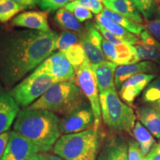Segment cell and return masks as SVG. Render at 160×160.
<instances>
[{
    "instance_id": "cell-18",
    "label": "cell",
    "mask_w": 160,
    "mask_h": 160,
    "mask_svg": "<svg viewBox=\"0 0 160 160\" xmlns=\"http://www.w3.org/2000/svg\"><path fill=\"white\" fill-rule=\"evenodd\" d=\"M157 68V65L151 61H142L129 65H120L115 72L114 82L116 88H120L126 80L133 76L153 72L156 71Z\"/></svg>"
},
{
    "instance_id": "cell-25",
    "label": "cell",
    "mask_w": 160,
    "mask_h": 160,
    "mask_svg": "<svg viewBox=\"0 0 160 160\" xmlns=\"http://www.w3.org/2000/svg\"><path fill=\"white\" fill-rule=\"evenodd\" d=\"M54 21L60 27L72 32H80L82 29L81 24L74 15L65 8L57 11L54 16Z\"/></svg>"
},
{
    "instance_id": "cell-38",
    "label": "cell",
    "mask_w": 160,
    "mask_h": 160,
    "mask_svg": "<svg viewBox=\"0 0 160 160\" xmlns=\"http://www.w3.org/2000/svg\"><path fill=\"white\" fill-rule=\"evenodd\" d=\"M145 160H160V145L156 144L145 157Z\"/></svg>"
},
{
    "instance_id": "cell-43",
    "label": "cell",
    "mask_w": 160,
    "mask_h": 160,
    "mask_svg": "<svg viewBox=\"0 0 160 160\" xmlns=\"http://www.w3.org/2000/svg\"><path fill=\"white\" fill-rule=\"evenodd\" d=\"M154 6H159L160 5V0H154Z\"/></svg>"
},
{
    "instance_id": "cell-33",
    "label": "cell",
    "mask_w": 160,
    "mask_h": 160,
    "mask_svg": "<svg viewBox=\"0 0 160 160\" xmlns=\"http://www.w3.org/2000/svg\"><path fill=\"white\" fill-rule=\"evenodd\" d=\"M73 2L83 6L97 15L101 13L104 9L101 0H76Z\"/></svg>"
},
{
    "instance_id": "cell-23",
    "label": "cell",
    "mask_w": 160,
    "mask_h": 160,
    "mask_svg": "<svg viewBox=\"0 0 160 160\" xmlns=\"http://www.w3.org/2000/svg\"><path fill=\"white\" fill-rule=\"evenodd\" d=\"M132 131L136 141L139 144L142 152L146 157L152 147L154 145V139L152 137L151 133L142 125L140 122H136L134 128Z\"/></svg>"
},
{
    "instance_id": "cell-31",
    "label": "cell",
    "mask_w": 160,
    "mask_h": 160,
    "mask_svg": "<svg viewBox=\"0 0 160 160\" xmlns=\"http://www.w3.org/2000/svg\"><path fill=\"white\" fill-rule=\"evenodd\" d=\"M76 0H40L39 7L44 11L52 12L65 8Z\"/></svg>"
},
{
    "instance_id": "cell-30",
    "label": "cell",
    "mask_w": 160,
    "mask_h": 160,
    "mask_svg": "<svg viewBox=\"0 0 160 160\" xmlns=\"http://www.w3.org/2000/svg\"><path fill=\"white\" fill-rule=\"evenodd\" d=\"M65 8L67 9L70 12H71L79 22H83L88 21V20L93 18L92 12L90 11L86 8L77 5V4L74 3L73 2L68 4L65 7Z\"/></svg>"
},
{
    "instance_id": "cell-21",
    "label": "cell",
    "mask_w": 160,
    "mask_h": 160,
    "mask_svg": "<svg viewBox=\"0 0 160 160\" xmlns=\"http://www.w3.org/2000/svg\"><path fill=\"white\" fill-rule=\"evenodd\" d=\"M137 117L146 129L157 139L160 138V111L154 107H140L136 111Z\"/></svg>"
},
{
    "instance_id": "cell-13",
    "label": "cell",
    "mask_w": 160,
    "mask_h": 160,
    "mask_svg": "<svg viewBox=\"0 0 160 160\" xmlns=\"http://www.w3.org/2000/svg\"><path fill=\"white\" fill-rule=\"evenodd\" d=\"M156 77L153 73H140L129 78L119 88L121 99L126 103L132 104Z\"/></svg>"
},
{
    "instance_id": "cell-27",
    "label": "cell",
    "mask_w": 160,
    "mask_h": 160,
    "mask_svg": "<svg viewBox=\"0 0 160 160\" xmlns=\"http://www.w3.org/2000/svg\"><path fill=\"white\" fill-rule=\"evenodd\" d=\"M62 53H63L64 56L67 58V59L73 66V68L75 70V72L83 65L85 60L87 59L83 48L82 47L80 43L71 46L69 48L62 51Z\"/></svg>"
},
{
    "instance_id": "cell-11",
    "label": "cell",
    "mask_w": 160,
    "mask_h": 160,
    "mask_svg": "<svg viewBox=\"0 0 160 160\" xmlns=\"http://www.w3.org/2000/svg\"><path fill=\"white\" fill-rule=\"evenodd\" d=\"M96 160H128V142L121 135L109 133L104 137Z\"/></svg>"
},
{
    "instance_id": "cell-6",
    "label": "cell",
    "mask_w": 160,
    "mask_h": 160,
    "mask_svg": "<svg viewBox=\"0 0 160 160\" xmlns=\"http://www.w3.org/2000/svg\"><path fill=\"white\" fill-rule=\"evenodd\" d=\"M58 82L51 76L33 71L8 92L20 108H27Z\"/></svg>"
},
{
    "instance_id": "cell-45",
    "label": "cell",
    "mask_w": 160,
    "mask_h": 160,
    "mask_svg": "<svg viewBox=\"0 0 160 160\" xmlns=\"http://www.w3.org/2000/svg\"><path fill=\"white\" fill-rule=\"evenodd\" d=\"M159 145H160V142H159Z\"/></svg>"
},
{
    "instance_id": "cell-9",
    "label": "cell",
    "mask_w": 160,
    "mask_h": 160,
    "mask_svg": "<svg viewBox=\"0 0 160 160\" xmlns=\"http://www.w3.org/2000/svg\"><path fill=\"white\" fill-rule=\"evenodd\" d=\"M34 71L51 76L59 82L75 80V70L62 52L52 53Z\"/></svg>"
},
{
    "instance_id": "cell-32",
    "label": "cell",
    "mask_w": 160,
    "mask_h": 160,
    "mask_svg": "<svg viewBox=\"0 0 160 160\" xmlns=\"http://www.w3.org/2000/svg\"><path fill=\"white\" fill-rule=\"evenodd\" d=\"M154 0H132L139 13L146 19L152 17L154 9Z\"/></svg>"
},
{
    "instance_id": "cell-12",
    "label": "cell",
    "mask_w": 160,
    "mask_h": 160,
    "mask_svg": "<svg viewBox=\"0 0 160 160\" xmlns=\"http://www.w3.org/2000/svg\"><path fill=\"white\" fill-rule=\"evenodd\" d=\"M102 49L106 59L117 64V65L139 62L135 48L127 43L123 42L114 45L103 38L102 42Z\"/></svg>"
},
{
    "instance_id": "cell-20",
    "label": "cell",
    "mask_w": 160,
    "mask_h": 160,
    "mask_svg": "<svg viewBox=\"0 0 160 160\" xmlns=\"http://www.w3.org/2000/svg\"><path fill=\"white\" fill-rule=\"evenodd\" d=\"M96 24L102 26L123 42L131 45H137L139 43L140 40L137 37H136V35L131 33V32L112 21L109 18L105 17L102 13L96 16Z\"/></svg>"
},
{
    "instance_id": "cell-26",
    "label": "cell",
    "mask_w": 160,
    "mask_h": 160,
    "mask_svg": "<svg viewBox=\"0 0 160 160\" xmlns=\"http://www.w3.org/2000/svg\"><path fill=\"white\" fill-rule=\"evenodd\" d=\"M25 9L12 0H0V22L6 23Z\"/></svg>"
},
{
    "instance_id": "cell-35",
    "label": "cell",
    "mask_w": 160,
    "mask_h": 160,
    "mask_svg": "<svg viewBox=\"0 0 160 160\" xmlns=\"http://www.w3.org/2000/svg\"><path fill=\"white\" fill-rule=\"evenodd\" d=\"M146 27L152 36L160 42V18L148 22Z\"/></svg>"
},
{
    "instance_id": "cell-28",
    "label": "cell",
    "mask_w": 160,
    "mask_h": 160,
    "mask_svg": "<svg viewBox=\"0 0 160 160\" xmlns=\"http://www.w3.org/2000/svg\"><path fill=\"white\" fill-rule=\"evenodd\" d=\"M143 100L160 111V75L148 86L143 93Z\"/></svg>"
},
{
    "instance_id": "cell-17",
    "label": "cell",
    "mask_w": 160,
    "mask_h": 160,
    "mask_svg": "<svg viewBox=\"0 0 160 160\" xmlns=\"http://www.w3.org/2000/svg\"><path fill=\"white\" fill-rule=\"evenodd\" d=\"M117 66V64L108 60L97 65H92L99 93L108 90L117 89L114 78Z\"/></svg>"
},
{
    "instance_id": "cell-34",
    "label": "cell",
    "mask_w": 160,
    "mask_h": 160,
    "mask_svg": "<svg viewBox=\"0 0 160 160\" xmlns=\"http://www.w3.org/2000/svg\"><path fill=\"white\" fill-rule=\"evenodd\" d=\"M128 160H145V156L141 151L139 144L136 140L130 139L128 141Z\"/></svg>"
},
{
    "instance_id": "cell-29",
    "label": "cell",
    "mask_w": 160,
    "mask_h": 160,
    "mask_svg": "<svg viewBox=\"0 0 160 160\" xmlns=\"http://www.w3.org/2000/svg\"><path fill=\"white\" fill-rule=\"evenodd\" d=\"M78 43H80V39L78 36L73 32L65 31L58 35L55 44V48L58 50L59 52H62Z\"/></svg>"
},
{
    "instance_id": "cell-39",
    "label": "cell",
    "mask_w": 160,
    "mask_h": 160,
    "mask_svg": "<svg viewBox=\"0 0 160 160\" xmlns=\"http://www.w3.org/2000/svg\"><path fill=\"white\" fill-rule=\"evenodd\" d=\"M22 6L25 8H31L39 6L40 0H12Z\"/></svg>"
},
{
    "instance_id": "cell-10",
    "label": "cell",
    "mask_w": 160,
    "mask_h": 160,
    "mask_svg": "<svg viewBox=\"0 0 160 160\" xmlns=\"http://www.w3.org/2000/svg\"><path fill=\"white\" fill-rule=\"evenodd\" d=\"M38 153L42 152L33 142L13 131L1 160H28Z\"/></svg>"
},
{
    "instance_id": "cell-14",
    "label": "cell",
    "mask_w": 160,
    "mask_h": 160,
    "mask_svg": "<svg viewBox=\"0 0 160 160\" xmlns=\"http://www.w3.org/2000/svg\"><path fill=\"white\" fill-rule=\"evenodd\" d=\"M11 25L42 32L51 31L48 13L45 11H27L19 13L12 20Z\"/></svg>"
},
{
    "instance_id": "cell-37",
    "label": "cell",
    "mask_w": 160,
    "mask_h": 160,
    "mask_svg": "<svg viewBox=\"0 0 160 160\" xmlns=\"http://www.w3.org/2000/svg\"><path fill=\"white\" fill-rule=\"evenodd\" d=\"M10 136H11V131L5 132L0 135V160L2 159L5 151L6 147L10 139Z\"/></svg>"
},
{
    "instance_id": "cell-22",
    "label": "cell",
    "mask_w": 160,
    "mask_h": 160,
    "mask_svg": "<svg viewBox=\"0 0 160 160\" xmlns=\"http://www.w3.org/2000/svg\"><path fill=\"white\" fill-rule=\"evenodd\" d=\"M80 44L85 51L86 59L91 65H97L105 61L106 58L102 48L95 45L88 37L86 32L80 39Z\"/></svg>"
},
{
    "instance_id": "cell-8",
    "label": "cell",
    "mask_w": 160,
    "mask_h": 160,
    "mask_svg": "<svg viewBox=\"0 0 160 160\" xmlns=\"http://www.w3.org/2000/svg\"><path fill=\"white\" fill-rule=\"evenodd\" d=\"M95 117L91 105L83 104L60 119L59 130L62 135L82 132L93 128Z\"/></svg>"
},
{
    "instance_id": "cell-24",
    "label": "cell",
    "mask_w": 160,
    "mask_h": 160,
    "mask_svg": "<svg viewBox=\"0 0 160 160\" xmlns=\"http://www.w3.org/2000/svg\"><path fill=\"white\" fill-rule=\"evenodd\" d=\"M101 13L134 35L140 36L142 32L145 29V26L133 22L128 18L118 14V13L108 8H104Z\"/></svg>"
},
{
    "instance_id": "cell-5",
    "label": "cell",
    "mask_w": 160,
    "mask_h": 160,
    "mask_svg": "<svg viewBox=\"0 0 160 160\" xmlns=\"http://www.w3.org/2000/svg\"><path fill=\"white\" fill-rule=\"evenodd\" d=\"M99 100L102 118L111 131L117 133H131L133 131L137 115L130 106L120 99L117 89L99 93Z\"/></svg>"
},
{
    "instance_id": "cell-42",
    "label": "cell",
    "mask_w": 160,
    "mask_h": 160,
    "mask_svg": "<svg viewBox=\"0 0 160 160\" xmlns=\"http://www.w3.org/2000/svg\"><path fill=\"white\" fill-rule=\"evenodd\" d=\"M5 91V88H4L2 83V82L0 81V95H1L2 93H3Z\"/></svg>"
},
{
    "instance_id": "cell-19",
    "label": "cell",
    "mask_w": 160,
    "mask_h": 160,
    "mask_svg": "<svg viewBox=\"0 0 160 160\" xmlns=\"http://www.w3.org/2000/svg\"><path fill=\"white\" fill-rule=\"evenodd\" d=\"M102 4L105 8L123 16L133 22L139 25L143 22L141 13L132 0H103Z\"/></svg>"
},
{
    "instance_id": "cell-40",
    "label": "cell",
    "mask_w": 160,
    "mask_h": 160,
    "mask_svg": "<svg viewBox=\"0 0 160 160\" xmlns=\"http://www.w3.org/2000/svg\"><path fill=\"white\" fill-rule=\"evenodd\" d=\"M28 160H47V154L46 153H38Z\"/></svg>"
},
{
    "instance_id": "cell-4",
    "label": "cell",
    "mask_w": 160,
    "mask_h": 160,
    "mask_svg": "<svg viewBox=\"0 0 160 160\" xmlns=\"http://www.w3.org/2000/svg\"><path fill=\"white\" fill-rule=\"evenodd\" d=\"M85 98L73 82H62L51 86L28 108L45 110L65 117L85 104Z\"/></svg>"
},
{
    "instance_id": "cell-36",
    "label": "cell",
    "mask_w": 160,
    "mask_h": 160,
    "mask_svg": "<svg viewBox=\"0 0 160 160\" xmlns=\"http://www.w3.org/2000/svg\"><path fill=\"white\" fill-rule=\"evenodd\" d=\"M95 26L98 31L101 33V34L104 37V39H105L108 42H109L110 43L113 44V45H119V44L123 43L122 41H121V40L116 37L114 35L112 34V33H110L109 31H108L107 30H105L104 28L102 27V26L97 25V24H95Z\"/></svg>"
},
{
    "instance_id": "cell-7",
    "label": "cell",
    "mask_w": 160,
    "mask_h": 160,
    "mask_svg": "<svg viewBox=\"0 0 160 160\" xmlns=\"http://www.w3.org/2000/svg\"><path fill=\"white\" fill-rule=\"evenodd\" d=\"M76 85L79 88L85 97L88 99L93 115L95 117L94 128H99L101 122V108H100L99 92L97 87L94 72L91 63L85 60L83 65L76 71Z\"/></svg>"
},
{
    "instance_id": "cell-3",
    "label": "cell",
    "mask_w": 160,
    "mask_h": 160,
    "mask_svg": "<svg viewBox=\"0 0 160 160\" xmlns=\"http://www.w3.org/2000/svg\"><path fill=\"white\" fill-rule=\"evenodd\" d=\"M99 128L62 135L53 147V152L65 160H96L104 139Z\"/></svg>"
},
{
    "instance_id": "cell-16",
    "label": "cell",
    "mask_w": 160,
    "mask_h": 160,
    "mask_svg": "<svg viewBox=\"0 0 160 160\" xmlns=\"http://www.w3.org/2000/svg\"><path fill=\"white\" fill-rule=\"evenodd\" d=\"M140 42L135 49L139 61H159L160 59V43L148 30L140 34Z\"/></svg>"
},
{
    "instance_id": "cell-2",
    "label": "cell",
    "mask_w": 160,
    "mask_h": 160,
    "mask_svg": "<svg viewBox=\"0 0 160 160\" xmlns=\"http://www.w3.org/2000/svg\"><path fill=\"white\" fill-rule=\"evenodd\" d=\"M59 122V118L52 112L27 108L19 111L13 131L33 142L42 153H47L62 136Z\"/></svg>"
},
{
    "instance_id": "cell-1",
    "label": "cell",
    "mask_w": 160,
    "mask_h": 160,
    "mask_svg": "<svg viewBox=\"0 0 160 160\" xmlns=\"http://www.w3.org/2000/svg\"><path fill=\"white\" fill-rule=\"evenodd\" d=\"M56 32L0 31V81L6 89L22 80L56 51Z\"/></svg>"
},
{
    "instance_id": "cell-44",
    "label": "cell",
    "mask_w": 160,
    "mask_h": 160,
    "mask_svg": "<svg viewBox=\"0 0 160 160\" xmlns=\"http://www.w3.org/2000/svg\"><path fill=\"white\" fill-rule=\"evenodd\" d=\"M158 14H159V16L160 17V5L159 6V8H158Z\"/></svg>"
},
{
    "instance_id": "cell-15",
    "label": "cell",
    "mask_w": 160,
    "mask_h": 160,
    "mask_svg": "<svg viewBox=\"0 0 160 160\" xmlns=\"http://www.w3.org/2000/svg\"><path fill=\"white\" fill-rule=\"evenodd\" d=\"M19 111L20 107L8 91L0 95V135L9 131Z\"/></svg>"
},
{
    "instance_id": "cell-41",
    "label": "cell",
    "mask_w": 160,
    "mask_h": 160,
    "mask_svg": "<svg viewBox=\"0 0 160 160\" xmlns=\"http://www.w3.org/2000/svg\"><path fill=\"white\" fill-rule=\"evenodd\" d=\"M47 160H65L57 155L47 154Z\"/></svg>"
}]
</instances>
